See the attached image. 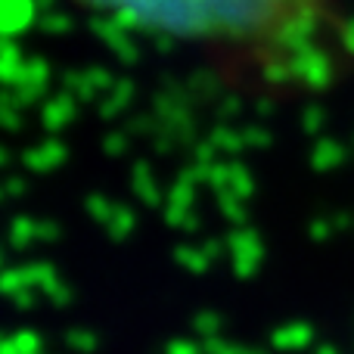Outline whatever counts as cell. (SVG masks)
Masks as SVG:
<instances>
[{
	"label": "cell",
	"instance_id": "cell-1",
	"mask_svg": "<svg viewBox=\"0 0 354 354\" xmlns=\"http://www.w3.org/2000/svg\"><path fill=\"white\" fill-rule=\"evenodd\" d=\"M137 35L261 66L295 56L336 19V0H68Z\"/></svg>",
	"mask_w": 354,
	"mask_h": 354
}]
</instances>
